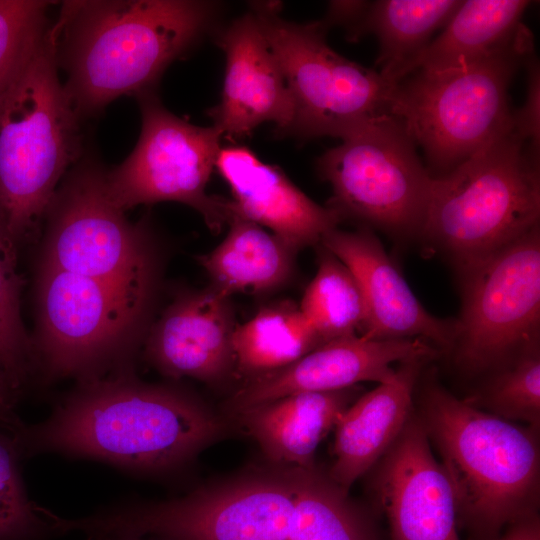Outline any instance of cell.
<instances>
[{
	"instance_id": "cell-1",
	"label": "cell",
	"mask_w": 540,
	"mask_h": 540,
	"mask_svg": "<svg viewBox=\"0 0 540 540\" xmlns=\"http://www.w3.org/2000/svg\"><path fill=\"white\" fill-rule=\"evenodd\" d=\"M225 431L190 392L128 370L76 383L44 421L11 434L20 455L56 453L160 474L189 463Z\"/></svg>"
},
{
	"instance_id": "cell-2",
	"label": "cell",
	"mask_w": 540,
	"mask_h": 540,
	"mask_svg": "<svg viewBox=\"0 0 540 540\" xmlns=\"http://www.w3.org/2000/svg\"><path fill=\"white\" fill-rule=\"evenodd\" d=\"M221 4L197 0H69L53 26L58 68L80 117L154 91L166 68L212 28Z\"/></svg>"
},
{
	"instance_id": "cell-3",
	"label": "cell",
	"mask_w": 540,
	"mask_h": 540,
	"mask_svg": "<svg viewBox=\"0 0 540 540\" xmlns=\"http://www.w3.org/2000/svg\"><path fill=\"white\" fill-rule=\"evenodd\" d=\"M80 121L60 81L51 22L0 92V232L16 251L84 154Z\"/></svg>"
},
{
	"instance_id": "cell-4",
	"label": "cell",
	"mask_w": 540,
	"mask_h": 540,
	"mask_svg": "<svg viewBox=\"0 0 540 540\" xmlns=\"http://www.w3.org/2000/svg\"><path fill=\"white\" fill-rule=\"evenodd\" d=\"M156 285L157 277L115 282L37 266L34 374L78 383L133 370Z\"/></svg>"
},
{
	"instance_id": "cell-5",
	"label": "cell",
	"mask_w": 540,
	"mask_h": 540,
	"mask_svg": "<svg viewBox=\"0 0 540 540\" xmlns=\"http://www.w3.org/2000/svg\"><path fill=\"white\" fill-rule=\"evenodd\" d=\"M424 427L441 454L460 522L478 540L533 516L539 448L533 432L431 385Z\"/></svg>"
},
{
	"instance_id": "cell-6",
	"label": "cell",
	"mask_w": 540,
	"mask_h": 540,
	"mask_svg": "<svg viewBox=\"0 0 540 540\" xmlns=\"http://www.w3.org/2000/svg\"><path fill=\"white\" fill-rule=\"evenodd\" d=\"M539 215V159L511 130L433 178L420 237L461 271L539 225Z\"/></svg>"
},
{
	"instance_id": "cell-7",
	"label": "cell",
	"mask_w": 540,
	"mask_h": 540,
	"mask_svg": "<svg viewBox=\"0 0 540 540\" xmlns=\"http://www.w3.org/2000/svg\"><path fill=\"white\" fill-rule=\"evenodd\" d=\"M533 54L531 33L487 58L447 70H416L397 84L392 115L422 148L433 178L512 130L509 86Z\"/></svg>"
},
{
	"instance_id": "cell-8",
	"label": "cell",
	"mask_w": 540,
	"mask_h": 540,
	"mask_svg": "<svg viewBox=\"0 0 540 540\" xmlns=\"http://www.w3.org/2000/svg\"><path fill=\"white\" fill-rule=\"evenodd\" d=\"M294 488L286 468L251 475L158 503L123 504L78 519L56 516L57 533L101 539L289 540Z\"/></svg>"
},
{
	"instance_id": "cell-9",
	"label": "cell",
	"mask_w": 540,
	"mask_h": 540,
	"mask_svg": "<svg viewBox=\"0 0 540 540\" xmlns=\"http://www.w3.org/2000/svg\"><path fill=\"white\" fill-rule=\"evenodd\" d=\"M278 6L256 3L251 11L291 95L293 118L285 136L343 139L374 119L392 115L397 84L334 51L320 21L285 20Z\"/></svg>"
},
{
	"instance_id": "cell-10",
	"label": "cell",
	"mask_w": 540,
	"mask_h": 540,
	"mask_svg": "<svg viewBox=\"0 0 540 540\" xmlns=\"http://www.w3.org/2000/svg\"><path fill=\"white\" fill-rule=\"evenodd\" d=\"M318 172L332 187L328 205L344 218L398 237H420L433 177L393 115L374 119L327 150Z\"/></svg>"
},
{
	"instance_id": "cell-11",
	"label": "cell",
	"mask_w": 540,
	"mask_h": 540,
	"mask_svg": "<svg viewBox=\"0 0 540 540\" xmlns=\"http://www.w3.org/2000/svg\"><path fill=\"white\" fill-rule=\"evenodd\" d=\"M106 170L83 154L65 175L44 217L38 266L115 282L158 277L149 229L113 203Z\"/></svg>"
},
{
	"instance_id": "cell-12",
	"label": "cell",
	"mask_w": 540,
	"mask_h": 540,
	"mask_svg": "<svg viewBox=\"0 0 540 540\" xmlns=\"http://www.w3.org/2000/svg\"><path fill=\"white\" fill-rule=\"evenodd\" d=\"M141 131L125 160L106 170V187L123 210L174 201L188 205L217 233L234 212L232 200L207 194L220 150V132L194 125L167 110L154 91L137 97Z\"/></svg>"
},
{
	"instance_id": "cell-13",
	"label": "cell",
	"mask_w": 540,
	"mask_h": 540,
	"mask_svg": "<svg viewBox=\"0 0 540 540\" xmlns=\"http://www.w3.org/2000/svg\"><path fill=\"white\" fill-rule=\"evenodd\" d=\"M463 296L456 340L460 364L485 370L537 346L539 225L483 261L458 271Z\"/></svg>"
},
{
	"instance_id": "cell-14",
	"label": "cell",
	"mask_w": 540,
	"mask_h": 540,
	"mask_svg": "<svg viewBox=\"0 0 540 540\" xmlns=\"http://www.w3.org/2000/svg\"><path fill=\"white\" fill-rule=\"evenodd\" d=\"M437 353L422 338L373 340L351 335L334 339L284 368L249 378L227 400L225 410L234 416L292 394L342 390L363 381L380 384L394 375L393 363L427 361Z\"/></svg>"
},
{
	"instance_id": "cell-15",
	"label": "cell",
	"mask_w": 540,
	"mask_h": 540,
	"mask_svg": "<svg viewBox=\"0 0 540 540\" xmlns=\"http://www.w3.org/2000/svg\"><path fill=\"white\" fill-rule=\"evenodd\" d=\"M375 490L392 540H459L451 484L417 419L407 420L386 451Z\"/></svg>"
},
{
	"instance_id": "cell-16",
	"label": "cell",
	"mask_w": 540,
	"mask_h": 540,
	"mask_svg": "<svg viewBox=\"0 0 540 540\" xmlns=\"http://www.w3.org/2000/svg\"><path fill=\"white\" fill-rule=\"evenodd\" d=\"M353 274L360 288L366 319L360 336L366 339L423 338L442 348L455 345L458 320L431 315L372 232H328L321 240Z\"/></svg>"
},
{
	"instance_id": "cell-17",
	"label": "cell",
	"mask_w": 540,
	"mask_h": 540,
	"mask_svg": "<svg viewBox=\"0 0 540 540\" xmlns=\"http://www.w3.org/2000/svg\"><path fill=\"white\" fill-rule=\"evenodd\" d=\"M226 57L220 102L208 111L221 135L241 138L273 122L285 134L293 104L285 76L252 11L219 31Z\"/></svg>"
},
{
	"instance_id": "cell-18",
	"label": "cell",
	"mask_w": 540,
	"mask_h": 540,
	"mask_svg": "<svg viewBox=\"0 0 540 540\" xmlns=\"http://www.w3.org/2000/svg\"><path fill=\"white\" fill-rule=\"evenodd\" d=\"M230 296L215 287L177 297L148 328L144 355L161 374L206 383L224 379L234 365L235 328Z\"/></svg>"
},
{
	"instance_id": "cell-19",
	"label": "cell",
	"mask_w": 540,
	"mask_h": 540,
	"mask_svg": "<svg viewBox=\"0 0 540 540\" xmlns=\"http://www.w3.org/2000/svg\"><path fill=\"white\" fill-rule=\"evenodd\" d=\"M215 167L231 190L235 212L269 228L295 253L321 243L340 222L334 211L315 203L247 147H221Z\"/></svg>"
},
{
	"instance_id": "cell-20",
	"label": "cell",
	"mask_w": 540,
	"mask_h": 540,
	"mask_svg": "<svg viewBox=\"0 0 540 540\" xmlns=\"http://www.w3.org/2000/svg\"><path fill=\"white\" fill-rule=\"evenodd\" d=\"M425 362L400 363L391 379L359 397L337 420L335 459L327 476L342 491L347 493L402 431L409 419L414 386Z\"/></svg>"
},
{
	"instance_id": "cell-21",
	"label": "cell",
	"mask_w": 540,
	"mask_h": 540,
	"mask_svg": "<svg viewBox=\"0 0 540 540\" xmlns=\"http://www.w3.org/2000/svg\"><path fill=\"white\" fill-rule=\"evenodd\" d=\"M354 397L352 387L288 395L233 417L266 456L285 468L315 467L314 454Z\"/></svg>"
},
{
	"instance_id": "cell-22",
	"label": "cell",
	"mask_w": 540,
	"mask_h": 540,
	"mask_svg": "<svg viewBox=\"0 0 540 540\" xmlns=\"http://www.w3.org/2000/svg\"><path fill=\"white\" fill-rule=\"evenodd\" d=\"M531 3L527 0L462 1L441 34L431 41L416 70H447L513 46L531 34L522 22Z\"/></svg>"
},
{
	"instance_id": "cell-23",
	"label": "cell",
	"mask_w": 540,
	"mask_h": 540,
	"mask_svg": "<svg viewBox=\"0 0 540 540\" xmlns=\"http://www.w3.org/2000/svg\"><path fill=\"white\" fill-rule=\"evenodd\" d=\"M228 224L223 241L197 258L212 286L230 296L265 293L285 284L293 272L295 252L235 210Z\"/></svg>"
},
{
	"instance_id": "cell-24",
	"label": "cell",
	"mask_w": 540,
	"mask_h": 540,
	"mask_svg": "<svg viewBox=\"0 0 540 540\" xmlns=\"http://www.w3.org/2000/svg\"><path fill=\"white\" fill-rule=\"evenodd\" d=\"M462 1H370L359 36L373 34L379 42V74L398 84L416 70L433 34L444 28Z\"/></svg>"
},
{
	"instance_id": "cell-25",
	"label": "cell",
	"mask_w": 540,
	"mask_h": 540,
	"mask_svg": "<svg viewBox=\"0 0 540 540\" xmlns=\"http://www.w3.org/2000/svg\"><path fill=\"white\" fill-rule=\"evenodd\" d=\"M321 344L299 306L290 301L262 308L232 334L234 365L249 378L284 368Z\"/></svg>"
},
{
	"instance_id": "cell-26",
	"label": "cell",
	"mask_w": 540,
	"mask_h": 540,
	"mask_svg": "<svg viewBox=\"0 0 540 540\" xmlns=\"http://www.w3.org/2000/svg\"><path fill=\"white\" fill-rule=\"evenodd\" d=\"M294 488L289 540H375L347 493L315 467L286 468Z\"/></svg>"
},
{
	"instance_id": "cell-27",
	"label": "cell",
	"mask_w": 540,
	"mask_h": 540,
	"mask_svg": "<svg viewBox=\"0 0 540 540\" xmlns=\"http://www.w3.org/2000/svg\"><path fill=\"white\" fill-rule=\"evenodd\" d=\"M299 309L322 343L362 333L365 325V305L356 279L324 247L319 250L317 272Z\"/></svg>"
},
{
	"instance_id": "cell-28",
	"label": "cell",
	"mask_w": 540,
	"mask_h": 540,
	"mask_svg": "<svg viewBox=\"0 0 540 540\" xmlns=\"http://www.w3.org/2000/svg\"><path fill=\"white\" fill-rule=\"evenodd\" d=\"M17 251L0 232V367L15 391L34 375L31 336L21 314L23 280L17 270Z\"/></svg>"
},
{
	"instance_id": "cell-29",
	"label": "cell",
	"mask_w": 540,
	"mask_h": 540,
	"mask_svg": "<svg viewBox=\"0 0 540 540\" xmlns=\"http://www.w3.org/2000/svg\"><path fill=\"white\" fill-rule=\"evenodd\" d=\"M0 426V540H41L53 532L46 510L28 497L10 432Z\"/></svg>"
},
{
	"instance_id": "cell-30",
	"label": "cell",
	"mask_w": 540,
	"mask_h": 540,
	"mask_svg": "<svg viewBox=\"0 0 540 540\" xmlns=\"http://www.w3.org/2000/svg\"><path fill=\"white\" fill-rule=\"evenodd\" d=\"M495 416L528 422L533 428L540 419V358L538 347L524 350L512 365L486 386L481 397Z\"/></svg>"
},
{
	"instance_id": "cell-31",
	"label": "cell",
	"mask_w": 540,
	"mask_h": 540,
	"mask_svg": "<svg viewBox=\"0 0 540 540\" xmlns=\"http://www.w3.org/2000/svg\"><path fill=\"white\" fill-rule=\"evenodd\" d=\"M51 1L0 0V92L47 31Z\"/></svg>"
},
{
	"instance_id": "cell-32",
	"label": "cell",
	"mask_w": 540,
	"mask_h": 540,
	"mask_svg": "<svg viewBox=\"0 0 540 540\" xmlns=\"http://www.w3.org/2000/svg\"><path fill=\"white\" fill-rule=\"evenodd\" d=\"M527 68L526 98L521 108L513 111L512 130L528 151L539 159L540 150V67L535 55L524 64Z\"/></svg>"
},
{
	"instance_id": "cell-33",
	"label": "cell",
	"mask_w": 540,
	"mask_h": 540,
	"mask_svg": "<svg viewBox=\"0 0 540 540\" xmlns=\"http://www.w3.org/2000/svg\"><path fill=\"white\" fill-rule=\"evenodd\" d=\"M370 1H331L321 24L327 30L332 26H342L351 41H357L363 19Z\"/></svg>"
},
{
	"instance_id": "cell-34",
	"label": "cell",
	"mask_w": 540,
	"mask_h": 540,
	"mask_svg": "<svg viewBox=\"0 0 540 540\" xmlns=\"http://www.w3.org/2000/svg\"><path fill=\"white\" fill-rule=\"evenodd\" d=\"M18 396L19 394L0 367V426L10 433L15 432L25 424L16 413Z\"/></svg>"
},
{
	"instance_id": "cell-35",
	"label": "cell",
	"mask_w": 540,
	"mask_h": 540,
	"mask_svg": "<svg viewBox=\"0 0 540 540\" xmlns=\"http://www.w3.org/2000/svg\"><path fill=\"white\" fill-rule=\"evenodd\" d=\"M498 540H540L538 520L533 515L514 523L505 536Z\"/></svg>"
},
{
	"instance_id": "cell-36",
	"label": "cell",
	"mask_w": 540,
	"mask_h": 540,
	"mask_svg": "<svg viewBox=\"0 0 540 540\" xmlns=\"http://www.w3.org/2000/svg\"><path fill=\"white\" fill-rule=\"evenodd\" d=\"M98 540H142L141 537H134V536H125V537H108V538H101Z\"/></svg>"
}]
</instances>
